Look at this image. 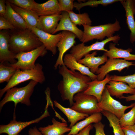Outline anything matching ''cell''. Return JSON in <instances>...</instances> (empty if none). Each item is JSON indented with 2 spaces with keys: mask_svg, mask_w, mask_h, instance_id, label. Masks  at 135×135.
I'll list each match as a JSON object with an SVG mask.
<instances>
[{
  "mask_svg": "<svg viewBox=\"0 0 135 135\" xmlns=\"http://www.w3.org/2000/svg\"><path fill=\"white\" fill-rule=\"evenodd\" d=\"M48 104L46 107L44 112L39 117L29 121H18L16 119L15 114H14L13 119L6 124L0 126V134L4 133L8 135H17L24 128L29 125L34 123H38L45 118L50 116L48 111Z\"/></svg>",
  "mask_w": 135,
  "mask_h": 135,
  "instance_id": "obj_10",
  "label": "cell"
},
{
  "mask_svg": "<svg viewBox=\"0 0 135 135\" xmlns=\"http://www.w3.org/2000/svg\"><path fill=\"white\" fill-rule=\"evenodd\" d=\"M59 5L61 11L66 12L72 11L74 7V0H58Z\"/></svg>",
  "mask_w": 135,
  "mask_h": 135,
  "instance_id": "obj_36",
  "label": "cell"
},
{
  "mask_svg": "<svg viewBox=\"0 0 135 135\" xmlns=\"http://www.w3.org/2000/svg\"><path fill=\"white\" fill-rule=\"evenodd\" d=\"M111 80L110 76L108 74L102 80H98L96 79L92 80L88 83V86L84 92L85 94L94 96L99 102L101 100L106 84Z\"/></svg>",
  "mask_w": 135,
  "mask_h": 135,
  "instance_id": "obj_21",
  "label": "cell"
},
{
  "mask_svg": "<svg viewBox=\"0 0 135 135\" xmlns=\"http://www.w3.org/2000/svg\"><path fill=\"white\" fill-rule=\"evenodd\" d=\"M61 14V18L53 34L60 31H69L74 34L80 41L83 36V31L72 21L67 12H62Z\"/></svg>",
  "mask_w": 135,
  "mask_h": 135,
  "instance_id": "obj_17",
  "label": "cell"
},
{
  "mask_svg": "<svg viewBox=\"0 0 135 135\" xmlns=\"http://www.w3.org/2000/svg\"><path fill=\"white\" fill-rule=\"evenodd\" d=\"M125 135H135V124L122 127Z\"/></svg>",
  "mask_w": 135,
  "mask_h": 135,
  "instance_id": "obj_39",
  "label": "cell"
},
{
  "mask_svg": "<svg viewBox=\"0 0 135 135\" xmlns=\"http://www.w3.org/2000/svg\"><path fill=\"white\" fill-rule=\"evenodd\" d=\"M10 4L12 8L24 20L28 28H36L39 16L35 12L32 10L20 8L11 4Z\"/></svg>",
  "mask_w": 135,
  "mask_h": 135,
  "instance_id": "obj_26",
  "label": "cell"
},
{
  "mask_svg": "<svg viewBox=\"0 0 135 135\" xmlns=\"http://www.w3.org/2000/svg\"><path fill=\"white\" fill-rule=\"evenodd\" d=\"M63 135H64V134ZM66 135H68V134Z\"/></svg>",
  "mask_w": 135,
  "mask_h": 135,
  "instance_id": "obj_45",
  "label": "cell"
},
{
  "mask_svg": "<svg viewBox=\"0 0 135 135\" xmlns=\"http://www.w3.org/2000/svg\"><path fill=\"white\" fill-rule=\"evenodd\" d=\"M101 112L94 113L86 118L83 120L76 123L71 128L68 135H75L85 128L92 123L100 122L102 118Z\"/></svg>",
  "mask_w": 135,
  "mask_h": 135,
  "instance_id": "obj_28",
  "label": "cell"
},
{
  "mask_svg": "<svg viewBox=\"0 0 135 135\" xmlns=\"http://www.w3.org/2000/svg\"><path fill=\"white\" fill-rule=\"evenodd\" d=\"M17 135H22V134H18Z\"/></svg>",
  "mask_w": 135,
  "mask_h": 135,
  "instance_id": "obj_44",
  "label": "cell"
},
{
  "mask_svg": "<svg viewBox=\"0 0 135 135\" xmlns=\"http://www.w3.org/2000/svg\"><path fill=\"white\" fill-rule=\"evenodd\" d=\"M84 30L82 38L80 41L84 43L94 39L101 41L106 37L109 38L113 36L116 32L121 28L119 22L116 20L113 23L92 26L86 25H82Z\"/></svg>",
  "mask_w": 135,
  "mask_h": 135,
  "instance_id": "obj_4",
  "label": "cell"
},
{
  "mask_svg": "<svg viewBox=\"0 0 135 135\" xmlns=\"http://www.w3.org/2000/svg\"><path fill=\"white\" fill-rule=\"evenodd\" d=\"M32 10L39 16L61 14L62 12L57 0H49L41 4L35 2Z\"/></svg>",
  "mask_w": 135,
  "mask_h": 135,
  "instance_id": "obj_16",
  "label": "cell"
},
{
  "mask_svg": "<svg viewBox=\"0 0 135 135\" xmlns=\"http://www.w3.org/2000/svg\"><path fill=\"white\" fill-rule=\"evenodd\" d=\"M126 12V24L130 31V40L132 43L135 42V1L132 0H122L120 2Z\"/></svg>",
  "mask_w": 135,
  "mask_h": 135,
  "instance_id": "obj_15",
  "label": "cell"
},
{
  "mask_svg": "<svg viewBox=\"0 0 135 135\" xmlns=\"http://www.w3.org/2000/svg\"><path fill=\"white\" fill-rule=\"evenodd\" d=\"M6 10L4 17L16 29L24 30L28 28L26 24L22 17L12 7L10 4L6 1Z\"/></svg>",
  "mask_w": 135,
  "mask_h": 135,
  "instance_id": "obj_24",
  "label": "cell"
},
{
  "mask_svg": "<svg viewBox=\"0 0 135 135\" xmlns=\"http://www.w3.org/2000/svg\"><path fill=\"white\" fill-rule=\"evenodd\" d=\"M55 106L61 110L67 117L70 123L69 127L70 128L74 126L77 122L81 120H84L89 116L88 114L80 113L71 108L64 107L57 101H54Z\"/></svg>",
  "mask_w": 135,
  "mask_h": 135,
  "instance_id": "obj_27",
  "label": "cell"
},
{
  "mask_svg": "<svg viewBox=\"0 0 135 135\" xmlns=\"http://www.w3.org/2000/svg\"><path fill=\"white\" fill-rule=\"evenodd\" d=\"M132 51V49L130 48L123 49L117 48L115 43L111 42L109 44V50L104 54L109 58H122L126 60H135V54L131 53Z\"/></svg>",
  "mask_w": 135,
  "mask_h": 135,
  "instance_id": "obj_25",
  "label": "cell"
},
{
  "mask_svg": "<svg viewBox=\"0 0 135 135\" xmlns=\"http://www.w3.org/2000/svg\"><path fill=\"white\" fill-rule=\"evenodd\" d=\"M38 83L36 81L31 80L24 86L14 87L8 90L0 102V112L4 106L10 102H14L15 110L17 104L19 103L27 106H30V98L33 92L34 87Z\"/></svg>",
  "mask_w": 135,
  "mask_h": 135,
  "instance_id": "obj_5",
  "label": "cell"
},
{
  "mask_svg": "<svg viewBox=\"0 0 135 135\" xmlns=\"http://www.w3.org/2000/svg\"><path fill=\"white\" fill-rule=\"evenodd\" d=\"M135 65V63L124 59L109 58L106 63L99 68L96 74L98 80H103L110 72L117 70L121 72L126 68Z\"/></svg>",
  "mask_w": 135,
  "mask_h": 135,
  "instance_id": "obj_11",
  "label": "cell"
},
{
  "mask_svg": "<svg viewBox=\"0 0 135 135\" xmlns=\"http://www.w3.org/2000/svg\"><path fill=\"white\" fill-rule=\"evenodd\" d=\"M120 39V37L116 35L109 38H107L103 40L96 41L92 44L86 46L84 43L82 42L74 46L71 49L70 53L78 61L86 55L91 51L96 50H102L107 52L108 50L104 48L105 45L108 43L112 41L114 43H118Z\"/></svg>",
  "mask_w": 135,
  "mask_h": 135,
  "instance_id": "obj_8",
  "label": "cell"
},
{
  "mask_svg": "<svg viewBox=\"0 0 135 135\" xmlns=\"http://www.w3.org/2000/svg\"><path fill=\"white\" fill-rule=\"evenodd\" d=\"M17 70L10 64L0 63V83L5 82H8Z\"/></svg>",
  "mask_w": 135,
  "mask_h": 135,
  "instance_id": "obj_30",
  "label": "cell"
},
{
  "mask_svg": "<svg viewBox=\"0 0 135 135\" xmlns=\"http://www.w3.org/2000/svg\"><path fill=\"white\" fill-rule=\"evenodd\" d=\"M135 102L128 106L122 105L120 102L113 98L106 87L102 94L101 99L98 103L99 107L102 110L110 112L120 119L127 109L132 108Z\"/></svg>",
  "mask_w": 135,
  "mask_h": 135,
  "instance_id": "obj_9",
  "label": "cell"
},
{
  "mask_svg": "<svg viewBox=\"0 0 135 135\" xmlns=\"http://www.w3.org/2000/svg\"><path fill=\"white\" fill-rule=\"evenodd\" d=\"M93 125L92 124L88 126L75 135H91L90 132L93 128Z\"/></svg>",
  "mask_w": 135,
  "mask_h": 135,
  "instance_id": "obj_40",
  "label": "cell"
},
{
  "mask_svg": "<svg viewBox=\"0 0 135 135\" xmlns=\"http://www.w3.org/2000/svg\"><path fill=\"white\" fill-rule=\"evenodd\" d=\"M74 102L70 108L80 113L91 115L101 112L103 110L98 106V102L94 96L84 92L76 94L73 98Z\"/></svg>",
  "mask_w": 135,
  "mask_h": 135,
  "instance_id": "obj_6",
  "label": "cell"
},
{
  "mask_svg": "<svg viewBox=\"0 0 135 135\" xmlns=\"http://www.w3.org/2000/svg\"><path fill=\"white\" fill-rule=\"evenodd\" d=\"M119 99H124L126 102L135 100V94L131 95L128 96H123Z\"/></svg>",
  "mask_w": 135,
  "mask_h": 135,
  "instance_id": "obj_43",
  "label": "cell"
},
{
  "mask_svg": "<svg viewBox=\"0 0 135 135\" xmlns=\"http://www.w3.org/2000/svg\"><path fill=\"white\" fill-rule=\"evenodd\" d=\"M29 29L36 36L47 50L50 51L54 55L56 54L57 45L62 36V32L54 34L45 32L36 28Z\"/></svg>",
  "mask_w": 135,
  "mask_h": 135,
  "instance_id": "obj_13",
  "label": "cell"
},
{
  "mask_svg": "<svg viewBox=\"0 0 135 135\" xmlns=\"http://www.w3.org/2000/svg\"><path fill=\"white\" fill-rule=\"evenodd\" d=\"M52 125L38 128L43 135H63L70 131L71 128L68 127L66 122H58L54 118H52Z\"/></svg>",
  "mask_w": 135,
  "mask_h": 135,
  "instance_id": "obj_23",
  "label": "cell"
},
{
  "mask_svg": "<svg viewBox=\"0 0 135 135\" xmlns=\"http://www.w3.org/2000/svg\"><path fill=\"white\" fill-rule=\"evenodd\" d=\"M110 76L111 80L127 83L130 88H135V73L126 76H120L114 75Z\"/></svg>",
  "mask_w": 135,
  "mask_h": 135,
  "instance_id": "obj_34",
  "label": "cell"
},
{
  "mask_svg": "<svg viewBox=\"0 0 135 135\" xmlns=\"http://www.w3.org/2000/svg\"></svg>",
  "mask_w": 135,
  "mask_h": 135,
  "instance_id": "obj_46",
  "label": "cell"
},
{
  "mask_svg": "<svg viewBox=\"0 0 135 135\" xmlns=\"http://www.w3.org/2000/svg\"><path fill=\"white\" fill-rule=\"evenodd\" d=\"M93 126L95 130V135H106L104 131V125L100 122L94 124Z\"/></svg>",
  "mask_w": 135,
  "mask_h": 135,
  "instance_id": "obj_38",
  "label": "cell"
},
{
  "mask_svg": "<svg viewBox=\"0 0 135 135\" xmlns=\"http://www.w3.org/2000/svg\"><path fill=\"white\" fill-rule=\"evenodd\" d=\"M10 35V50L16 54L34 49L43 44L30 30H18Z\"/></svg>",
  "mask_w": 135,
  "mask_h": 135,
  "instance_id": "obj_2",
  "label": "cell"
},
{
  "mask_svg": "<svg viewBox=\"0 0 135 135\" xmlns=\"http://www.w3.org/2000/svg\"><path fill=\"white\" fill-rule=\"evenodd\" d=\"M122 127L132 126L135 124V105L128 112L124 113L119 119Z\"/></svg>",
  "mask_w": 135,
  "mask_h": 135,
  "instance_id": "obj_33",
  "label": "cell"
},
{
  "mask_svg": "<svg viewBox=\"0 0 135 135\" xmlns=\"http://www.w3.org/2000/svg\"><path fill=\"white\" fill-rule=\"evenodd\" d=\"M10 3L20 8L32 10L35 2L34 0H8Z\"/></svg>",
  "mask_w": 135,
  "mask_h": 135,
  "instance_id": "obj_35",
  "label": "cell"
},
{
  "mask_svg": "<svg viewBox=\"0 0 135 135\" xmlns=\"http://www.w3.org/2000/svg\"><path fill=\"white\" fill-rule=\"evenodd\" d=\"M6 10V1L4 0H0V15L4 16Z\"/></svg>",
  "mask_w": 135,
  "mask_h": 135,
  "instance_id": "obj_41",
  "label": "cell"
},
{
  "mask_svg": "<svg viewBox=\"0 0 135 135\" xmlns=\"http://www.w3.org/2000/svg\"><path fill=\"white\" fill-rule=\"evenodd\" d=\"M63 62L64 65L70 70L78 71L88 76L92 80L97 79V75L92 72L88 67L78 62L70 53L66 54L64 56Z\"/></svg>",
  "mask_w": 135,
  "mask_h": 135,
  "instance_id": "obj_18",
  "label": "cell"
},
{
  "mask_svg": "<svg viewBox=\"0 0 135 135\" xmlns=\"http://www.w3.org/2000/svg\"><path fill=\"white\" fill-rule=\"evenodd\" d=\"M107 118L109 126L113 129L114 135H125L120 123L119 119L114 114L103 110L101 112Z\"/></svg>",
  "mask_w": 135,
  "mask_h": 135,
  "instance_id": "obj_29",
  "label": "cell"
},
{
  "mask_svg": "<svg viewBox=\"0 0 135 135\" xmlns=\"http://www.w3.org/2000/svg\"><path fill=\"white\" fill-rule=\"evenodd\" d=\"M30 80L41 84L45 81L43 67L40 64H36L35 67L30 70H21L19 69H17L7 84L4 88L0 90V98H2L8 90L21 83Z\"/></svg>",
  "mask_w": 135,
  "mask_h": 135,
  "instance_id": "obj_3",
  "label": "cell"
},
{
  "mask_svg": "<svg viewBox=\"0 0 135 135\" xmlns=\"http://www.w3.org/2000/svg\"><path fill=\"white\" fill-rule=\"evenodd\" d=\"M28 134L29 135H43L36 126L30 128Z\"/></svg>",
  "mask_w": 135,
  "mask_h": 135,
  "instance_id": "obj_42",
  "label": "cell"
},
{
  "mask_svg": "<svg viewBox=\"0 0 135 135\" xmlns=\"http://www.w3.org/2000/svg\"><path fill=\"white\" fill-rule=\"evenodd\" d=\"M68 12L71 20L76 26L84 25H92V21L87 13L76 14L73 11H69Z\"/></svg>",
  "mask_w": 135,
  "mask_h": 135,
  "instance_id": "obj_31",
  "label": "cell"
},
{
  "mask_svg": "<svg viewBox=\"0 0 135 135\" xmlns=\"http://www.w3.org/2000/svg\"><path fill=\"white\" fill-rule=\"evenodd\" d=\"M61 17V14L40 16L36 28L45 32L53 34Z\"/></svg>",
  "mask_w": 135,
  "mask_h": 135,
  "instance_id": "obj_19",
  "label": "cell"
},
{
  "mask_svg": "<svg viewBox=\"0 0 135 135\" xmlns=\"http://www.w3.org/2000/svg\"><path fill=\"white\" fill-rule=\"evenodd\" d=\"M122 0H90L83 2H74V7L80 11L82 8L86 6H97L99 5L106 6Z\"/></svg>",
  "mask_w": 135,
  "mask_h": 135,
  "instance_id": "obj_32",
  "label": "cell"
},
{
  "mask_svg": "<svg viewBox=\"0 0 135 135\" xmlns=\"http://www.w3.org/2000/svg\"><path fill=\"white\" fill-rule=\"evenodd\" d=\"M108 83L106 87L111 96L120 98L124 94H135V88H130L125 83L111 80Z\"/></svg>",
  "mask_w": 135,
  "mask_h": 135,
  "instance_id": "obj_22",
  "label": "cell"
},
{
  "mask_svg": "<svg viewBox=\"0 0 135 135\" xmlns=\"http://www.w3.org/2000/svg\"><path fill=\"white\" fill-rule=\"evenodd\" d=\"M97 54V52L94 51L91 54H87L78 62L88 67L92 72L95 74L99 66L106 62L108 60V57L104 54L102 56H96Z\"/></svg>",
  "mask_w": 135,
  "mask_h": 135,
  "instance_id": "obj_20",
  "label": "cell"
},
{
  "mask_svg": "<svg viewBox=\"0 0 135 135\" xmlns=\"http://www.w3.org/2000/svg\"><path fill=\"white\" fill-rule=\"evenodd\" d=\"M47 53V50L43 44L32 50L16 54L15 58L17 60V62L10 64L17 69L21 70L32 69L35 67V62L37 58L40 56H44Z\"/></svg>",
  "mask_w": 135,
  "mask_h": 135,
  "instance_id": "obj_7",
  "label": "cell"
},
{
  "mask_svg": "<svg viewBox=\"0 0 135 135\" xmlns=\"http://www.w3.org/2000/svg\"><path fill=\"white\" fill-rule=\"evenodd\" d=\"M62 32V36L57 45L59 54L54 66L56 70L58 67L64 65V55L66 51L74 46L76 42L75 39L76 37L74 34L69 31H63Z\"/></svg>",
  "mask_w": 135,
  "mask_h": 135,
  "instance_id": "obj_12",
  "label": "cell"
},
{
  "mask_svg": "<svg viewBox=\"0 0 135 135\" xmlns=\"http://www.w3.org/2000/svg\"><path fill=\"white\" fill-rule=\"evenodd\" d=\"M16 29L4 16H0V30L10 29L14 30Z\"/></svg>",
  "mask_w": 135,
  "mask_h": 135,
  "instance_id": "obj_37",
  "label": "cell"
},
{
  "mask_svg": "<svg viewBox=\"0 0 135 135\" xmlns=\"http://www.w3.org/2000/svg\"><path fill=\"white\" fill-rule=\"evenodd\" d=\"M59 74L62 77L58 86L61 97L63 100L69 101L71 107L74 101L73 98L76 94L84 92L92 81L88 76L76 71H72L64 65L59 67Z\"/></svg>",
  "mask_w": 135,
  "mask_h": 135,
  "instance_id": "obj_1",
  "label": "cell"
},
{
  "mask_svg": "<svg viewBox=\"0 0 135 135\" xmlns=\"http://www.w3.org/2000/svg\"><path fill=\"white\" fill-rule=\"evenodd\" d=\"M10 35L6 32H0V63L14 64L17 61L16 54L11 51L9 48Z\"/></svg>",
  "mask_w": 135,
  "mask_h": 135,
  "instance_id": "obj_14",
  "label": "cell"
}]
</instances>
